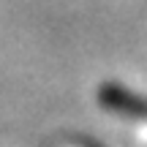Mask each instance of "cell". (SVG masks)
<instances>
[{"instance_id": "1", "label": "cell", "mask_w": 147, "mask_h": 147, "mask_svg": "<svg viewBox=\"0 0 147 147\" xmlns=\"http://www.w3.org/2000/svg\"><path fill=\"white\" fill-rule=\"evenodd\" d=\"M98 101L106 112L128 117V120H142L147 123V98L136 90L125 87L120 82H106L98 87Z\"/></svg>"}]
</instances>
